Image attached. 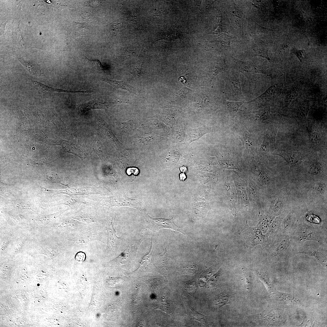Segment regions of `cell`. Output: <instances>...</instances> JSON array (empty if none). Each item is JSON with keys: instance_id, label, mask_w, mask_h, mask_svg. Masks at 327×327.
<instances>
[{"instance_id": "obj_1", "label": "cell", "mask_w": 327, "mask_h": 327, "mask_svg": "<svg viewBox=\"0 0 327 327\" xmlns=\"http://www.w3.org/2000/svg\"><path fill=\"white\" fill-rule=\"evenodd\" d=\"M97 199L99 201V205L106 206L109 208L112 207L127 206L141 210L143 206L139 200L129 198L124 193H117L107 197H97Z\"/></svg>"}, {"instance_id": "obj_2", "label": "cell", "mask_w": 327, "mask_h": 327, "mask_svg": "<svg viewBox=\"0 0 327 327\" xmlns=\"http://www.w3.org/2000/svg\"><path fill=\"white\" fill-rule=\"evenodd\" d=\"M95 228L82 227L74 231L71 239L72 244L77 247H84L92 242L100 240V233Z\"/></svg>"}, {"instance_id": "obj_3", "label": "cell", "mask_w": 327, "mask_h": 327, "mask_svg": "<svg viewBox=\"0 0 327 327\" xmlns=\"http://www.w3.org/2000/svg\"><path fill=\"white\" fill-rule=\"evenodd\" d=\"M293 235L298 242L302 243L308 240L316 241L322 244V239L320 233L311 225L305 223L298 224L295 228Z\"/></svg>"}, {"instance_id": "obj_4", "label": "cell", "mask_w": 327, "mask_h": 327, "mask_svg": "<svg viewBox=\"0 0 327 327\" xmlns=\"http://www.w3.org/2000/svg\"><path fill=\"white\" fill-rule=\"evenodd\" d=\"M115 216H111L105 222V227L107 234V244L105 253L107 255L116 253L119 247L121 237L117 236L114 227Z\"/></svg>"}, {"instance_id": "obj_5", "label": "cell", "mask_w": 327, "mask_h": 327, "mask_svg": "<svg viewBox=\"0 0 327 327\" xmlns=\"http://www.w3.org/2000/svg\"><path fill=\"white\" fill-rule=\"evenodd\" d=\"M41 188L45 193L52 196L61 193L66 194L71 196L100 193L99 188L97 187L85 186L71 187H68L66 189L60 190L48 189L42 187H41Z\"/></svg>"}, {"instance_id": "obj_6", "label": "cell", "mask_w": 327, "mask_h": 327, "mask_svg": "<svg viewBox=\"0 0 327 327\" xmlns=\"http://www.w3.org/2000/svg\"><path fill=\"white\" fill-rule=\"evenodd\" d=\"M274 154L282 157L288 163L290 170L299 165L307 157L309 153L306 151L292 152L278 150Z\"/></svg>"}, {"instance_id": "obj_7", "label": "cell", "mask_w": 327, "mask_h": 327, "mask_svg": "<svg viewBox=\"0 0 327 327\" xmlns=\"http://www.w3.org/2000/svg\"><path fill=\"white\" fill-rule=\"evenodd\" d=\"M150 221V229L154 231L162 229H169L178 231L185 235L184 231L181 227L177 226L174 222L173 216L171 218L165 219L162 218H153L147 214Z\"/></svg>"}, {"instance_id": "obj_8", "label": "cell", "mask_w": 327, "mask_h": 327, "mask_svg": "<svg viewBox=\"0 0 327 327\" xmlns=\"http://www.w3.org/2000/svg\"><path fill=\"white\" fill-rule=\"evenodd\" d=\"M297 253L304 254L315 258L324 266L327 264V254L321 248L305 243L298 248Z\"/></svg>"}, {"instance_id": "obj_9", "label": "cell", "mask_w": 327, "mask_h": 327, "mask_svg": "<svg viewBox=\"0 0 327 327\" xmlns=\"http://www.w3.org/2000/svg\"><path fill=\"white\" fill-rule=\"evenodd\" d=\"M278 130L277 127H273L268 128L266 131L263 141L260 148V151L262 154H266L274 151L275 138Z\"/></svg>"}, {"instance_id": "obj_10", "label": "cell", "mask_w": 327, "mask_h": 327, "mask_svg": "<svg viewBox=\"0 0 327 327\" xmlns=\"http://www.w3.org/2000/svg\"><path fill=\"white\" fill-rule=\"evenodd\" d=\"M239 75L233 74L229 76L226 80V93L234 97L242 96Z\"/></svg>"}, {"instance_id": "obj_11", "label": "cell", "mask_w": 327, "mask_h": 327, "mask_svg": "<svg viewBox=\"0 0 327 327\" xmlns=\"http://www.w3.org/2000/svg\"><path fill=\"white\" fill-rule=\"evenodd\" d=\"M107 99L103 97H99L85 103L80 104L78 106V108L82 113H85L92 109H103L113 103Z\"/></svg>"}, {"instance_id": "obj_12", "label": "cell", "mask_w": 327, "mask_h": 327, "mask_svg": "<svg viewBox=\"0 0 327 327\" xmlns=\"http://www.w3.org/2000/svg\"><path fill=\"white\" fill-rule=\"evenodd\" d=\"M273 254L280 256L287 250L289 245V238L287 234L282 233L278 235L274 241Z\"/></svg>"}, {"instance_id": "obj_13", "label": "cell", "mask_w": 327, "mask_h": 327, "mask_svg": "<svg viewBox=\"0 0 327 327\" xmlns=\"http://www.w3.org/2000/svg\"><path fill=\"white\" fill-rule=\"evenodd\" d=\"M99 79L109 84L117 89H120L127 91L130 93L134 94L140 97L142 96L140 92L137 90L134 87L130 85L124 81L113 80L104 78H101Z\"/></svg>"}, {"instance_id": "obj_14", "label": "cell", "mask_w": 327, "mask_h": 327, "mask_svg": "<svg viewBox=\"0 0 327 327\" xmlns=\"http://www.w3.org/2000/svg\"><path fill=\"white\" fill-rule=\"evenodd\" d=\"M239 71L246 77L257 73H262L268 75L266 71L257 68L253 64L235 60Z\"/></svg>"}, {"instance_id": "obj_15", "label": "cell", "mask_w": 327, "mask_h": 327, "mask_svg": "<svg viewBox=\"0 0 327 327\" xmlns=\"http://www.w3.org/2000/svg\"><path fill=\"white\" fill-rule=\"evenodd\" d=\"M210 131L208 127L204 126L196 128H189L186 130L187 140L189 143L197 140Z\"/></svg>"}, {"instance_id": "obj_16", "label": "cell", "mask_w": 327, "mask_h": 327, "mask_svg": "<svg viewBox=\"0 0 327 327\" xmlns=\"http://www.w3.org/2000/svg\"><path fill=\"white\" fill-rule=\"evenodd\" d=\"M282 220V219L280 216L274 219L269 227L266 236H265V243L269 245L273 242L280 229Z\"/></svg>"}, {"instance_id": "obj_17", "label": "cell", "mask_w": 327, "mask_h": 327, "mask_svg": "<svg viewBox=\"0 0 327 327\" xmlns=\"http://www.w3.org/2000/svg\"><path fill=\"white\" fill-rule=\"evenodd\" d=\"M141 241V238H140L137 240L134 243L128 246L115 259L121 261H123L129 259L132 256L135 255Z\"/></svg>"}, {"instance_id": "obj_18", "label": "cell", "mask_w": 327, "mask_h": 327, "mask_svg": "<svg viewBox=\"0 0 327 327\" xmlns=\"http://www.w3.org/2000/svg\"><path fill=\"white\" fill-rule=\"evenodd\" d=\"M34 84L39 88L43 92L46 93H50L54 92H68V93H91V91H69L62 89H60L53 88L48 86L46 85L41 82L35 81Z\"/></svg>"}, {"instance_id": "obj_19", "label": "cell", "mask_w": 327, "mask_h": 327, "mask_svg": "<svg viewBox=\"0 0 327 327\" xmlns=\"http://www.w3.org/2000/svg\"><path fill=\"white\" fill-rule=\"evenodd\" d=\"M67 197L60 202L58 204H65L68 206L71 209H75L83 204L85 203L84 200L81 198L75 196Z\"/></svg>"}, {"instance_id": "obj_20", "label": "cell", "mask_w": 327, "mask_h": 327, "mask_svg": "<svg viewBox=\"0 0 327 327\" xmlns=\"http://www.w3.org/2000/svg\"><path fill=\"white\" fill-rule=\"evenodd\" d=\"M87 24L84 23L74 21L71 28V35L74 38L79 35L86 34L88 30Z\"/></svg>"}, {"instance_id": "obj_21", "label": "cell", "mask_w": 327, "mask_h": 327, "mask_svg": "<svg viewBox=\"0 0 327 327\" xmlns=\"http://www.w3.org/2000/svg\"><path fill=\"white\" fill-rule=\"evenodd\" d=\"M294 225V217L292 211H291L286 217L282 220L281 227L282 233L287 234L292 230Z\"/></svg>"}, {"instance_id": "obj_22", "label": "cell", "mask_w": 327, "mask_h": 327, "mask_svg": "<svg viewBox=\"0 0 327 327\" xmlns=\"http://www.w3.org/2000/svg\"><path fill=\"white\" fill-rule=\"evenodd\" d=\"M18 59L30 74L37 76L42 75L41 70L37 64L21 58H18Z\"/></svg>"}, {"instance_id": "obj_23", "label": "cell", "mask_w": 327, "mask_h": 327, "mask_svg": "<svg viewBox=\"0 0 327 327\" xmlns=\"http://www.w3.org/2000/svg\"><path fill=\"white\" fill-rule=\"evenodd\" d=\"M309 140L311 147H317L321 142V134L317 127L314 126L309 134Z\"/></svg>"}, {"instance_id": "obj_24", "label": "cell", "mask_w": 327, "mask_h": 327, "mask_svg": "<svg viewBox=\"0 0 327 327\" xmlns=\"http://www.w3.org/2000/svg\"><path fill=\"white\" fill-rule=\"evenodd\" d=\"M73 219L81 223H91L96 222L97 218L94 216L87 214H80L74 215Z\"/></svg>"}, {"instance_id": "obj_25", "label": "cell", "mask_w": 327, "mask_h": 327, "mask_svg": "<svg viewBox=\"0 0 327 327\" xmlns=\"http://www.w3.org/2000/svg\"><path fill=\"white\" fill-rule=\"evenodd\" d=\"M322 170V165L321 162L315 160L310 164L309 168V173L312 176L319 174Z\"/></svg>"}, {"instance_id": "obj_26", "label": "cell", "mask_w": 327, "mask_h": 327, "mask_svg": "<svg viewBox=\"0 0 327 327\" xmlns=\"http://www.w3.org/2000/svg\"><path fill=\"white\" fill-rule=\"evenodd\" d=\"M244 102H231L226 101V104L229 113L232 118H234L238 111L239 107Z\"/></svg>"}, {"instance_id": "obj_27", "label": "cell", "mask_w": 327, "mask_h": 327, "mask_svg": "<svg viewBox=\"0 0 327 327\" xmlns=\"http://www.w3.org/2000/svg\"><path fill=\"white\" fill-rule=\"evenodd\" d=\"M275 218V216L270 215L263 218L258 224V226L261 230L266 232Z\"/></svg>"}, {"instance_id": "obj_28", "label": "cell", "mask_w": 327, "mask_h": 327, "mask_svg": "<svg viewBox=\"0 0 327 327\" xmlns=\"http://www.w3.org/2000/svg\"><path fill=\"white\" fill-rule=\"evenodd\" d=\"M153 252L152 240L151 239V246L149 252L142 259L140 263L138 269L141 268H146L150 263L151 261Z\"/></svg>"}, {"instance_id": "obj_29", "label": "cell", "mask_w": 327, "mask_h": 327, "mask_svg": "<svg viewBox=\"0 0 327 327\" xmlns=\"http://www.w3.org/2000/svg\"><path fill=\"white\" fill-rule=\"evenodd\" d=\"M276 201L275 204L270 208V212L274 216L279 215L283 207V202L280 198H278Z\"/></svg>"}, {"instance_id": "obj_30", "label": "cell", "mask_w": 327, "mask_h": 327, "mask_svg": "<svg viewBox=\"0 0 327 327\" xmlns=\"http://www.w3.org/2000/svg\"><path fill=\"white\" fill-rule=\"evenodd\" d=\"M191 309L192 311L191 314L192 317L196 320L204 324H206V318L205 316L199 313L192 307L191 308Z\"/></svg>"}, {"instance_id": "obj_31", "label": "cell", "mask_w": 327, "mask_h": 327, "mask_svg": "<svg viewBox=\"0 0 327 327\" xmlns=\"http://www.w3.org/2000/svg\"><path fill=\"white\" fill-rule=\"evenodd\" d=\"M230 299L229 296H220L215 299L214 304L217 306H222L228 303Z\"/></svg>"}, {"instance_id": "obj_32", "label": "cell", "mask_w": 327, "mask_h": 327, "mask_svg": "<svg viewBox=\"0 0 327 327\" xmlns=\"http://www.w3.org/2000/svg\"><path fill=\"white\" fill-rule=\"evenodd\" d=\"M243 284L245 289H249L251 284V279L249 274L246 271L243 270Z\"/></svg>"}, {"instance_id": "obj_33", "label": "cell", "mask_w": 327, "mask_h": 327, "mask_svg": "<svg viewBox=\"0 0 327 327\" xmlns=\"http://www.w3.org/2000/svg\"><path fill=\"white\" fill-rule=\"evenodd\" d=\"M185 283L186 289L187 291L191 293L196 291L197 286L195 281L191 280L186 281Z\"/></svg>"}, {"instance_id": "obj_34", "label": "cell", "mask_w": 327, "mask_h": 327, "mask_svg": "<svg viewBox=\"0 0 327 327\" xmlns=\"http://www.w3.org/2000/svg\"><path fill=\"white\" fill-rule=\"evenodd\" d=\"M180 32L175 31H169L164 34L162 37V39H166L167 40H173L178 38Z\"/></svg>"}, {"instance_id": "obj_35", "label": "cell", "mask_w": 327, "mask_h": 327, "mask_svg": "<svg viewBox=\"0 0 327 327\" xmlns=\"http://www.w3.org/2000/svg\"><path fill=\"white\" fill-rule=\"evenodd\" d=\"M313 189L318 193L320 194L324 193L325 191V187L324 184L320 182H316L314 184Z\"/></svg>"}, {"instance_id": "obj_36", "label": "cell", "mask_w": 327, "mask_h": 327, "mask_svg": "<svg viewBox=\"0 0 327 327\" xmlns=\"http://www.w3.org/2000/svg\"><path fill=\"white\" fill-rule=\"evenodd\" d=\"M222 69L221 67L219 66H215L210 69L209 73V76L212 80L216 74Z\"/></svg>"}, {"instance_id": "obj_37", "label": "cell", "mask_w": 327, "mask_h": 327, "mask_svg": "<svg viewBox=\"0 0 327 327\" xmlns=\"http://www.w3.org/2000/svg\"><path fill=\"white\" fill-rule=\"evenodd\" d=\"M75 259L79 262H82L85 260L86 258L85 253L82 251L78 252L75 256Z\"/></svg>"}, {"instance_id": "obj_38", "label": "cell", "mask_w": 327, "mask_h": 327, "mask_svg": "<svg viewBox=\"0 0 327 327\" xmlns=\"http://www.w3.org/2000/svg\"><path fill=\"white\" fill-rule=\"evenodd\" d=\"M218 274H216L213 276L208 281V284L211 286H213L216 284V278Z\"/></svg>"}, {"instance_id": "obj_39", "label": "cell", "mask_w": 327, "mask_h": 327, "mask_svg": "<svg viewBox=\"0 0 327 327\" xmlns=\"http://www.w3.org/2000/svg\"><path fill=\"white\" fill-rule=\"evenodd\" d=\"M302 51L299 50V51H296V54L297 56L299 59L301 61H302V59L303 58V54L302 53V52L303 51H302V52H301Z\"/></svg>"}, {"instance_id": "obj_40", "label": "cell", "mask_w": 327, "mask_h": 327, "mask_svg": "<svg viewBox=\"0 0 327 327\" xmlns=\"http://www.w3.org/2000/svg\"><path fill=\"white\" fill-rule=\"evenodd\" d=\"M180 179L181 180L183 181L184 180V179L186 178V177L184 173H182V174H180Z\"/></svg>"}]
</instances>
